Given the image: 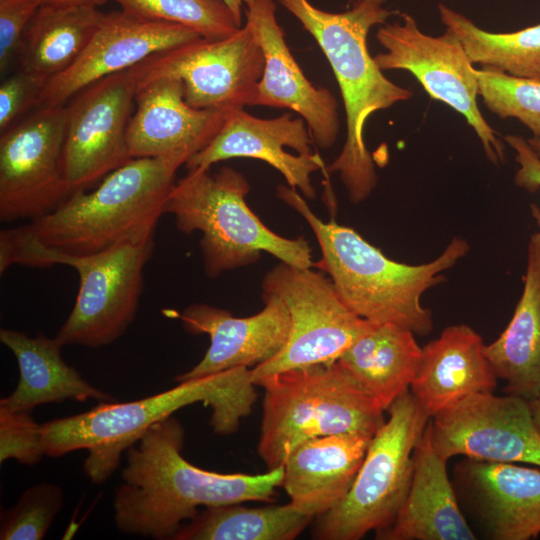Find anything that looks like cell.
<instances>
[{
	"mask_svg": "<svg viewBox=\"0 0 540 540\" xmlns=\"http://www.w3.org/2000/svg\"><path fill=\"white\" fill-rule=\"evenodd\" d=\"M312 137L301 117L282 114L272 119L255 117L243 109L231 111L213 139L185 164L187 169L210 168L232 158L265 161L307 198L315 197L311 174L326 167L312 152Z\"/></svg>",
	"mask_w": 540,
	"mask_h": 540,
	"instance_id": "ac0fdd59",
	"label": "cell"
},
{
	"mask_svg": "<svg viewBox=\"0 0 540 540\" xmlns=\"http://www.w3.org/2000/svg\"><path fill=\"white\" fill-rule=\"evenodd\" d=\"M429 422V421H428ZM377 540H475L447 473L435 450L428 423L413 452V474L393 522L375 532Z\"/></svg>",
	"mask_w": 540,
	"mask_h": 540,
	"instance_id": "7402d4cb",
	"label": "cell"
},
{
	"mask_svg": "<svg viewBox=\"0 0 540 540\" xmlns=\"http://www.w3.org/2000/svg\"><path fill=\"white\" fill-rule=\"evenodd\" d=\"M503 141L515 151V160L519 165L514 177L516 185L529 192L540 189V158L528 140L522 136L509 134L504 136ZM530 208L532 217L540 228V209L535 204H531Z\"/></svg>",
	"mask_w": 540,
	"mask_h": 540,
	"instance_id": "8d00e7d4",
	"label": "cell"
},
{
	"mask_svg": "<svg viewBox=\"0 0 540 540\" xmlns=\"http://www.w3.org/2000/svg\"><path fill=\"white\" fill-rule=\"evenodd\" d=\"M373 436L340 433L296 446L283 463L282 487L301 512L318 517L350 490Z\"/></svg>",
	"mask_w": 540,
	"mask_h": 540,
	"instance_id": "cb8c5ba5",
	"label": "cell"
},
{
	"mask_svg": "<svg viewBox=\"0 0 540 540\" xmlns=\"http://www.w3.org/2000/svg\"><path fill=\"white\" fill-rule=\"evenodd\" d=\"M441 22L463 45L473 64L517 77H540V23L524 29L493 33L443 3Z\"/></svg>",
	"mask_w": 540,
	"mask_h": 540,
	"instance_id": "f546056e",
	"label": "cell"
},
{
	"mask_svg": "<svg viewBox=\"0 0 540 540\" xmlns=\"http://www.w3.org/2000/svg\"><path fill=\"white\" fill-rule=\"evenodd\" d=\"M264 308L249 317H234L228 310L198 303L179 318L192 334H207L210 345L203 358L175 381L201 377L235 367L263 364L284 348L290 332V315L276 295H263Z\"/></svg>",
	"mask_w": 540,
	"mask_h": 540,
	"instance_id": "ffe728a7",
	"label": "cell"
},
{
	"mask_svg": "<svg viewBox=\"0 0 540 540\" xmlns=\"http://www.w3.org/2000/svg\"><path fill=\"white\" fill-rule=\"evenodd\" d=\"M121 10L145 19L182 25L207 39H221L241 25L221 0H113Z\"/></svg>",
	"mask_w": 540,
	"mask_h": 540,
	"instance_id": "4dcf8cb0",
	"label": "cell"
},
{
	"mask_svg": "<svg viewBox=\"0 0 540 540\" xmlns=\"http://www.w3.org/2000/svg\"><path fill=\"white\" fill-rule=\"evenodd\" d=\"M105 13L85 4H42L24 35L18 62L47 81L69 68L84 51Z\"/></svg>",
	"mask_w": 540,
	"mask_h": 540,
	"instance_id": "83f0119b",
	"label": "cell"
},
{
	"mask_svg": "<svg viewBox=\"0 0 540 540\" xmlns=\"http://www.w3.org/2000/svg\"><path fill=\"white\" fill-rule=\"evenodd\" d=\"M47 79L19 68L0 85V132L21 120L33 106H39Z\"/></svg>",
	"mask_w": 540,
	"mask_h": 540,
	"instance_id": "e575fe53",
	"label": "cell"
},
{
	"mask_svg": "<svg viewBox=\"0 0 540 540\" xmlns=\"http://www.w3.org/2000/svg\"><path fill=\"white\" fill-rule=\"evenodd\" d=\"M132 68L86 86L65 104L63 170L73 192L130 159L126 132L137 91Z\"/></svg>",
	"mask_w": 540,
	"mask_h": 540,
	"instance_id": "5bb4252c",
	"label": "cell"
},
{
	"mask_svg": "<svg viewBox=\"0 0 540 540\" xmlns=\"http://www.w3.org/2000/svg\"><path fill=\"white\" fill-rule=\"evenodd\" d=\"M264 65L263 49L245 23L227 37H200L156 53L133 70L138 85L161 77L179 79L194 108L234 110L252 106Z\"/></svg>",
	"mask_w": 540,
	"mask_h": 540,
	"instance_id": "7c38bea8",
	"label": "cell"
},
{
	"mask_svg": "<svg viewBox=\"0 0 540 540\" xmlns=\"http://www.w3.org/2000/svg\"><path fill=\"white\" fill-rule=\"evenodd\" d=\"M64 504L62 488L51 482L30 486L16 503L1 511V540H41Z\"/></svg>",
	"mask_w": 540,
	"mask_h": 540,
	"instance_id": "d6a6232c",
	"label": "cell"
},
{
	"mask_svg": "<svg viewBox=\"0 0 540 540\" xmlns=\"http://www.w3.org/2000/svg\"><path fill=\"white\" fill-rule=\"evenodd\" d=\"M249 190L246 177L233 168L222 167L215 173L210 168L189 169L172 186L164 214L175 218L179 231L202 233L203 266L210 278L255 263L261 252L311 268L308 242L303 237H282L265 226L246 203Z\"/></svg>",
	"mask_w": 540,
	"mask_h": 540,
	"instance_id": "ba28073f",
	"label": "cell"
},
{
	"mask_svg": "<svg viewBox=\"0 0 540 540\" xmlns=\"http://www.w3.org/2000/svg\"><path fill=\"white\" fill-rule=\"evenodd\" d=\"M384 48L374 56L384 70H406L414 75L428 95L463 115L482 143L493 164L505 161V146L484 119L478 107L475 68L458 37L446 29L439 36L422 32L407 13L401 21L385 24L376 32Z\"/></svg>",
	"mask_w": 540,
	"mask_h": 540,
	"instance_id": "8fae6325",
	"label": "cell"
},
{
	"mask_svg": "<svg viewBox=\"0 0 540 540\" xmlns=\"http://www.w3.org/2000/svg\"><path fill=\"white\" fill-rule=\"evenodd\" d=\"M523 283L510 322L485 354L505 393L530 401L540 395V232L530 236Z\"/></svg>",
	"mask_w": 540,
	"mask_h": 540,
	"instance_id": "484cf974",
	"label": "cell"
},
{
	"mask_svg": "<svg viewBox=\"0 0 540 540\" xmlns=\"http://www.w3.org/2000/svg\"><path fill=\"white\" fill-rule=\"evenodd\" d=\"M232 12L237 22L242 25V9L247 7L253 0H221Z\"/></svg>",
	"mask_w": 540,
	"mask_h": 540,
	"instance_id": "74e56055",
	"label": "cell"
},
{
	"mask_svg": "<svg viewBox=\"0 0 540 540\" xmlns=\"http://www.w3.org/2000/svg\"><path fill=\"white\" fill-rule=\"evenodd\" d=\"M277 195L311 227L321 250V259L313 265L329 275L351 311L374 324H396L415 335L433 330L432 313L422 305L421 297L468 253L465 239L453 238L431 262L409 265L388 258L354 229L322 221L296 189L280 185Z\"/></svg>",
	"mask_w": 540,
	"mask_h": 540,
	"instance_id": "3957f363",
	"label": "cell"
},
{
	"mask_svg": "<svg viewBox=\"0 0 540 540\" xmlns=\"http://www.w3.org/2000/svg\"><path fill=\"white\" fill-rule=\"evenodd\" d=\"M460 508L477 536L529 540L540 534V467L464 457L451 479Z\"/></svg>",
	"mask_w": 540,
	"mask_h": 540,
	"instance_id": "2e32d148",
	"label": "cell"
},
{
	"mask_svg": "<svg viewBox=\"0 0 540 540\" xmlns=\"http://www.w3.org/2000/svg\"><path fill=\"white\" fill-rule=\"evenodd\" d=\"M534 422L540 431V395L529 401Z\"/></svg>",
	"mask_w": 540,
	"mask_h": 540,
	"instance_id": "ab89813d",
	"label": "cell"
},
{
	"mask_svg": "<svg viewBox=\"0 0 540 540\" xmlns=\"http://www.w3.org/2000/svg\"><path fill=\"white\" fill-rule=\"evenodd\" d=\"M155 242L121 244L87 255L55 252L28 237L21 226L0 231V273L11 265L62 264L79 275L78 294L55 338L62 345L98 348L120 338L134 321L143 289V272Z\"/></svg>",
	"mask_w": 540,
	"mask_h": 540,
	"instance_id": "52a82bcc",
	"label": "cell"
},
{
	"mask_svg": "<svg viewBox=\"0 0 540 540\" xmlns=\"http://www.w3.org/2000/svg\"><path fill=\"white\" fill-rule=\"evenodd\" d=\"M386 411L389 418L371 439L350 490L317 517L314 539L359 540L395 519L410 487L414 449L430 417L410 390Z\"/></svg>",
	"mask_w": 540,
	"mask_h": 540,
	"instance_id": "9c48e42d",
	"label": "cell"
},
{
	"mask_svg": "<svg viewBox=\"0 0 540 540\" xmlns=\"http://www.w3.org/2000/svg\"><path fill=\"white\" fill-rule=\"evenodd\" d=\"M65 129L62 105L39 107L1 133V222L41 218L73 193L62 163Z\"/></svg>",
	"mask_w": 540,
	"mask_h": 540,
	"instance_id": "4fadbf2b",
	"label": "cell"
},
{
	"mask_svg": "<svg viewBox=\"0 0 540 540\" xmlns=\"http://www.w3.org/2000/svg\"><path fill=\"white\" fill-rule=\"evenodd\" d=\"M30 411H14L0 406V462L15 459L18 463L34 466L45 455L42 424Z\"/></svg>",
	"mask_w": 540,
	"mask_h": 540,
	"instance_id": "836d02e7",
	"label": "cell"
},
{
	"mask_svg": "<svg viewBox=\"0 0 540 540\" xmlns=\"http://www.w3.org/2000/svg\"><path fill=\"white\" fill-rule=\"evenodd\" d=\"M184 438L183 425L170 416L127 449L113 500L114 521L121 532L173 539L199 507L271 502L282 485L283 465L256 475L201 469L183 457Z\"/></svg>",
	"mask_w": 540,
	"mask_h": 540,
	"instance_id": "6da1fadb",
	"label": "cell"
},
{
	"mask_svg": "<svg viewBox=\"0 0 540 540\" xmlns=\"http://www.w3.org/2000/svg\"><path fill=\"white\" fill-rule=\"evenodd\" d=\"M135 104L126 132L130 157L181 156L186 162L213 139L232 111L190 106L182 82L173 77L138 85Z\"/></svg>",
	"mask_w": 540,
	"mask_h": 540,
	"instance_id": "44dd1931",
	"label": "cell"
},
{
	"mask_svg": "<svg viewBox=\"0 0 540 540\" xmlns=\"http://www.w3.org/2000/svg\"><path fill=\"white\" fill-rule=\"evenodd\" d=\"M181 156L132 158L87 192L74 191L55 210L21 226L38 244L68 255L98 253L154 240Z\"/></svg>",
	"mask_w": 540,
	"mask_h": 540,
	"instance_id": "5b68a950",
	"label": "cell"
},
{
	"mask_svg": "<svg viewBox=\"0 0 540 540\" xmlns=\"http://www.w3.org/2000/svg\"><path fill=\"white\" fill-rule=\"evenodd\" d=\"M478 95L501 119L515 118L540 138V77H517L475 68Z\"/></svg>",
	"mask_w": 540,
	"mask_h": 540,
	"instance_id": "1f68e13d",
	"label": "cell"
},
{
	"mask_svg": "<svg viewBox=\"0 0 540 540\" xmlns=\"http://www.w3.org/2000/svg\"><path fill=\"white\" fill-rule=\"evenodd\" d=\"M316 40L327 58L342 95L346 114V140L326 172L339 173L349 200L359 203L377 184L375 164L365 140L369 117L412 98L411 90L390 81L368 50L370 29L391 15L372 0H357L344 12H329L310 0H277Z\"/></svg>",
	"mask_w": 540,
	"mask_h": 540,
	"instance_id": "277c9868",
	"label": "cell"
},
{
	"mask_svg": "<svg viewBox=\"0 0 540 540\" xmlns=\"http://www.w3.org/2000/svg\"><path fill=\"white\" fill-rule=\"evenodd\" d=\"M246 23L265 57L252 106L296 112L306 122L313 142L321 148L331 147L339 133L337 100L328 89L315 87L302 72L277 21L275 0H253L246 7Z\"/></svg>",
	"mask_w": 540,
	"mask_h": 540,
	"instance_id": "d6986e66",
	"label": "cell"
},
{
	"mask_svg": "<svg viewBox=\"0 0 540 540\" xmlns=\"http://www.w3.org/2000/svg\"><path fill=\"white\" fill-rule=\"evenodd\" d=\"M372 1H374V2H376L378 4H381V5H383L386 2V0H372Z\"/></svg>",
	"mask_w": 540,
	"mask_h": 540,
	"instance_id": "b9f144b4",
	"label": "cell"
},
{
	"mask_svg": "<svg viewBox=\"0 0 540 540\" xmlns=\"http://www.w3.org/2000/svg\"><path fill=\"white\" fill-rule=\"evenodd\" d=\"M0 341L14 355L19 381L14 391L0 400V406L14 411H31L36 406L66 400L99 403L114 397L88 381L62 357V345L43 334L35 337L18 330L1 328Z\"/></svg>",
	"mask_w": 540,
	"mask_h": 540,
	"instance_id": "d4e9b609",
	"label": "cell"
},
{
	"mask_svg": "<svg viewBox=\"0 0 540 540\" xmlns=\"http://www.w3.org/2000/svg\"><path fill=\"white\" fill-rule=\"evenodd\" d=\"M262 291L284 302L290 332L280 353L251 369L253 384L283 371L335 362L374 325L351 311L331 280L311 268L280 262L265 274Z\"/></svg>",
	"mask_w": 540,
	"mask_h": 540,
	"instance_id": "30bf717a",
	"label": "cell"
},
{
	"mask_svg": "<svg viewBox=\"0 0 540 540\" xmlns=\"http://www.w3.org/2000/svg\"><path fill=\"white\" fill-rule=\"evenodd\" d=\"M240 504L205 508L172 540H293L314 519L291 502L260 508Z\"/></svg>",
	"mask_w": 540,
	"mask_h": 540,
	"instance_id": "f1b7e54d",
	"label": "cell"
},
{
	"mask_svg": "<svg viewBox=\"0 0 540 540\" xmlns=\"http://www.w3.org/2000/svg\"><path fill=\"white\" fill-rule=\"evenodd\" d=\"M528 143L530 144L534 152L540 158V138L532 137L528 139Z\"/></svg>",
	"mask_w": 540,
	"mask_h": 540,
	"instance_id": "60d3db41",
	"label": "cell"
},
{
	"mask_svg": "<svg viewBox=\"0 0 540 540\" xmlns=\"http://www.w3.org/2000/svg\"><path fill=\"white\" fill-rule=\"evenodd\" d=\"M41 4H85L99 6L107 0H39Z\"/></svg>",
	"mask_w": 540,
	"mask_h": 540,
	"instance_id": "f35d334b",
	"label": "cell"
},
{
	"mask_svg": "<svg viewBox=\"0 0 540 540\" xmlns=\"http://www.w3.org/2000/svg\"><path fill=\"white\" fill-rule=\"evenodd\" d=\"M166 391L130 402L99 403L83 413L42 423L48 457H61L85 449L83 469L96 484L104 483L118 467L122 453L153 424L176 411L203 403L211 407L210 426L215 434L237 432L257 399L251 369L235 367L178 382Z\"/></svg>",
	"mask_w": 540,
	"mask_h": 540,
	"instance_id": "7a4b0ae2",
	"label": "cell"
},
{
	"mask_svg": "<svg viewBox=\"0 0 540 540\" xmlns=\"http://www.w3.org/2000/svg\"><path fill=\"white\" fill-rule=\"evenodd\" d=\"M39 0H0V72L18 61L24 35L41 6Z\"/></svg>",
	"mask_w": 540,
	"mask_h": 540,
	"instance_id": "d590c367",
	"label": "cell"
},
{
	"mask_svg": "<svg viewBox=\"0 0 540 540\" xmlns=\"http://www.w3.org/2000/svg\"><path fill=\"white\" fill-rule=\"evenodd\" d=\"M497 382L482 337L459 324L446 327L422 348L409 390L432 418L472 394L493 392Z\"/></svg>",
	"mask_w": 540,
	"mask_h": 540,
	"instance_id": "603a6c76",
	"label": "cell"
},
{
	"mask_svg": "<svg viewBox=\"0 0 540 540\" xmlns=\"http://www.w3.org/2000/svg\"><path fill=\"white\" fill-rule=\"evenodd\" d=\"M432 444L455 456L540 467V431L529 401L493 392L472 394L430 418Z\"/></svg>",
	"mask_w": 540,
	"mask_h": 540,
	"instance_id": "9a60e30c",
	"label": "cell"
},
{
	"mask_svg": "<svg viewBox=\"0 0 540 540\" xmlns=\"http://www.w3.org/2000/svg\"><path fill=\"white\" fill-rule=\"evenodd\" d=\"M421 353L410 329L391 323L374 324L337 361L386 411L409 390Z\"/></svg>",
	"mask_w": 540,
	"mask_h": 540,
	"instance_id": "4316f807",
	"label": "cell"
},
{
	"mask_svg": "<svg viewBox=\"0 0 540 540\" xmlns=\"http://www.w3.org/2000/svg\"><path fill=\"white\" fill-rule=\"evenodd\" d=\"M200 37L182 25L140 18L123 10L105 14L78 59L47 81L38 107L65 105L93 82Z\"/></svg>",
	"mask_w": 540,
	"mask_h": 540,
	"instance_id": "e0dca14e",
	"label": "cell"
},
{
	"mask_svg": "<svg viewBox=\"0 0 540 540\" xmlns=\"http://www.w3.org/2000/svg\"><path fill=\"white\" fill-rule=\"evenodd\" d=\"M264 389L258 454L267 470L312 438L340 433L374 436L385 409L338 362L296 368L260 378Z\"/></svg>",
	"mask_w": 540,
	"mask_h": 540,
	"instance_id": "8992f818",
	"label": "cell"
}]
</instances>
